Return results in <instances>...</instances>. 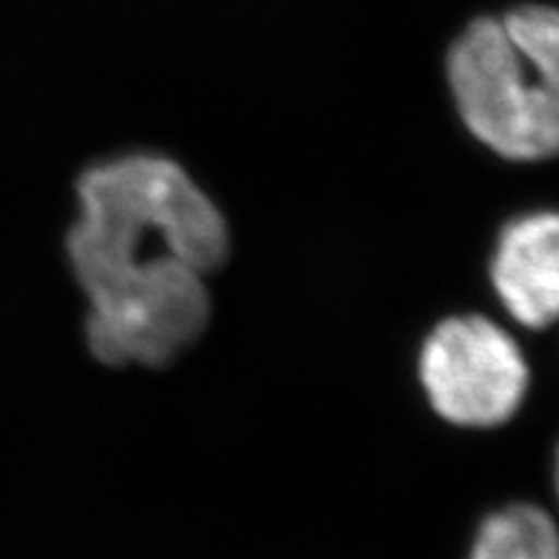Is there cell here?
Segmentation results:
<instances>
[{
	"label": "cell",
	"instance_id": "cell-5",
	"mask_svg": "<svg viewBox=\"0 0 559 559\" xmlns=\"http://www.w3.org/2000/svg\"><path fill=\"white\" fill-rule=\"evenodd\" d=\"M472 559H559L555 521L534 506H510L481 523Z\"/></svg>",
	"mask_w": 559,
	"mask_h": 559
},
{
	"label": "cell",
	"instance_id": "cell-4",
	"mask_svg": "<svg viewBox=\"0 0 559 559\" xmlns=\"http://www.w3.org/2000/svg\"><path fill=\"white\" fill-rule=\"evenodd\" d=\"M492 283L521 324L549 326L559 319V213H528L508 223L492 260Z\"/></svg>",
	"mask_w": 559,
	"mask_h": 559
},
{
	"label": "cell",
	"instance_id": "cell-3",
	"mask_svg": "<svg viewBox=\"0 0 559 559\" xmlns=\"http://www.w3.org/2000/svg\"><path fill=\"white\" fill-rule=\"evenodd\" d=\"M419 379L440 417L466 428H492L521 407L528 366L521 347L481 317L438 324L419 355Z\"/></svg>",
	"mask_w": 559,
	"mask_h": 559
},
{
	"label": "cell",
	"instance_id": "cell-6",
	"mask_svg": "<svg viewBox=\"0 0 559 559\" xmlns=\"http://www.w3.org/2000/svg\"><path fill=\"white\" fill-rule=\"evenodd\" d=\"M557 492H559V456H557Z\"/></svg>",
	"mask_w": 559,
	"mask_h": 559
},
{
	"label": "cell",
	"instance_id": "cell-2",
	"mask_svg": "<svg viewBox=\"0 0 559 559\" xmlns=\"http://www.w3.org/2000/svg\"><path fill=\"white\" fill-rule=\"evenodd\" d=\"M445 79L466 130L508 160L559 156V9L474 19L451 41Z\"/></svg>",
	"mask_w": 559,
	"mask_h": 559
},
{
	"label": "cell",
	"instance_id": "cell-1",
	"mask_svg": "<svg viewBox=\"0 0 559 559\" xmlns=\"http://www.w3.org/2000/svg\"><path fill=\"white\" fill-rule=\"evenodd\" d=\"M68 262L86 293V342L107 366H164L205 332V277L228 226L177 160L122 153L81 174Z\"/></svg>",
	"mask_w": 559,
	"mask_h": 559
}]
</instances>
